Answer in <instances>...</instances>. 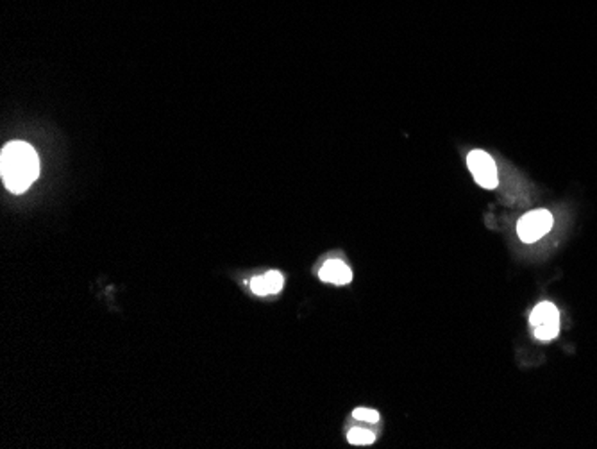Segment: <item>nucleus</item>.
<instances>
[{
    "label": "nucleus",
    "mask_w": 597,
    "mask_h": 449,
    "mask_svg": "<svg viewBox=\"0 0 597 449\" xmlns=\"http://www.w3.org/2000/svg\"><path fill=\"white\" fill-rule=\"evenodd\" d=\"M0 176L11 194H23L40 176L38 153L25 142H11L0 153Z\"/></svg>",
    "instance_id": "1"
},
{
    "label": "nucleus",
    "mask_w": 597,
    "mask_h": 449,
    "mask_svg": "<svg viewBox=\"0 0 597 449\" xmlns=\"http://www.w3.org/2000/svg\"><path fill=\"white\" fill-rule=\"evenodd\" d=\"M530 324L539 340H553L560 333V312L553 303H539L530 315Z\"/></svg>",
    "instance_id": "2"
},
{
    "label": "nucleus",
    "mask_w": 597,
    "mask_h": 449,
    "mask_svg": "<svg viewBox=\"0 0 597 449\" xmlns=\"http://www.w3.org/2000/svg\"><path fill=\"white\" fill-rule=\"evenodd\" d=\"M467 165H469V171H470L474 181L481 189L492 190L499 185V174H497L496 162L485 151H472L467 156Z\"/></svg>",
    "instance_id": "3"
},
{
    "label": "nucleus",
    "mask_w": 597,
    "mask_h": 449,
    "mask_svg": "<svg viewBox=\"0 0 597 449\" xmlns=\"http://www.w3.org/2000/svg\"><path fill=\"white\" fill-rule=\"evenodd\" d=\"M553 227V216L548 210H535L521 217L517 224L519 238L526 243H533L546 236Z\"/></svg>",
    "instance_id": "4"
},
{
    "label": "nucleus",
    "mask_w": 597,
    "mask_h": 449,
    "mask_svg": "<svg viewBox=\"0 0 597 449\" xmlns=\"http://www.w3.org/2000/svg\"><path fill=\"white\" fill-rule=\"evenodd\" d=\"M320 279L333 285H347L353 279V270L340 260H329L320 269Z\"/></svg>",
    "instance_id": "5"
},
{
    "label": "nucleus",
    "mask_w": 597,
    "mask_h": 449,
    "mask_svg": "<svg viewBox=\"0 0 597 449\" xmlns=\"http://www.w3.org/2000/svg\"><path fill=\"white\" fill-rule=\"evenodd\" d=\"M285 285V277L277 270H270L263 276H258L250 281V288L256 295H268V294H277L281 292Z\"/></svg>",
    "instance_id": "6"
},
{
    "label": "nucleus",
    "mask_w": 597,
    "mask_h": 449,
    "mask_svg": "<svg viewBox=\"0 0 597 449\" xmlns=\"http://www.w3.org/2000/svg\"><path fill=\"white\" fill-rule=\"evenodd\" d=\"M374 434L369 432V430H362V428H353L347 436V441L351 445H356V446H367V445H373L374 443Z\"/></svg>",
    "instance_id": "7"
},
{
    "label": "nucleus",
    "mask_w": 597,
    "mask_h": 449,
    "mask_svg": "<svg viewBox=\"0 0 597 449\" xmlns=\"http://www.w3.org/2000/svg\"><path fill=\"white\" fill-rule=\"evenodd\" d=\"M355 419L358 421H365V423H378L380 421V414L376 410H371V409H356L353 412Z\"/></svg>",
    "instance_id": "8"
}]
</instances>
